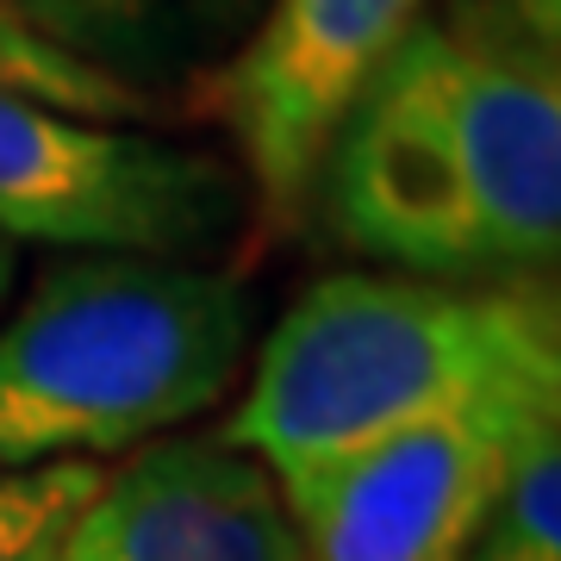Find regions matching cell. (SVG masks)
Wrapping results in <instances>:
<instances>
[{
	"label": "cell",
	"mask_w": 561,
	"mask_h": 561,
	"mask_svg": "<svg viewBox=\"0 0 561 561\" xmlns=\"http://www.w3.org/2000/svg\"><path fill=\"white\" fill-rule=\"evenodd\" d=\"M524 381H561L556 294L350 268L268 331L225 443L287 474Z\"/></svg>",
	"instance_id": "obj_1"
},
{
	"label": "cell",
	"mask_w": 561,
	"mask_h": 561,
	"mask_svg": "<svg viewBox=\"0 0 561 561\" xmlns=\"http://www.w3.org/2000/svg\"><path fill=\"white\" fill-rule=\"evenodd\" d=\"M238 175L206 150L44 101L0 62V238L81 256H175L225 238Z\"/></svg>",
	"instance_id": "obj_3"
},
{
	"label": "cell",
	"mask_w": 561,
	"mask_h": 561,
	"mask_svg": "<svg viewBox=\"0 0 561 561\" xmlns=\"http://www.w3.org/2000/svg\"><path fill=\"white\" fill-rule=\"evenodd\" d=\"M50 561H306L275 481L231 443H150L106 468Z\"/></svg>",
	"instance_id": "obj_6"
},
{
	"label": "cell",
	"mask_w": 561,
	"mask_h": 561,
	"mask_svg": "<svg viewBox=\"0 0 561 561\" xmlns=\"http://www.w3.org/2000/svg\"><path fill=\"white\" fill-rule=\"evenodd\" d=\"M101 461H50L0 474V561H50L62 530L101 486Z\"/></svg>",
	"instance_id": "obj_9"
},
{
	"label": "cell",
	"mask_w": 561,
	"mask_h": 561,
	"mask_svg": "<svg viewBox=\"0 0 561 561\" xmlns=\"http://www.w3.org/2000/svg\"><path fill=\"white\" fill-rule=\"evenodd\" d=\"M456 561H561V419L530 431Z\"/></svg>",
	"instance_id": "obj_8"
},
{
	"label": "cell",
	"mask_w": 561,
	"mask_h": 561,
	"mask_svg": "<svg viewBox=\"0 0 561 561\" xmlns=\"http://www.w3.org/2000/svg\"><path fill=\"white\" fill-rule=\"evenodd\" d=\"M424 13L431 0H268L213 101L275 225H294L312 206L343 113L419 32Z\"/></svg>",
	"instance_id": "obj_5"
},
{
	"label": "cell",
	"mask_w": 561,
	"mask_h": 561,
	"mask_svg": "<svg viewBox=\"0 0 561 561\" xmlns=\"http://www.w3.org/2000/svg\"><path fill=\"white\" fill-rule=\"evenodd\" d=\"M561 381L493 387L343 456L268 474L306 561H456Z\"/></svg>",
	"instance_id": "obj_4"
},
{
	"label": "cell",
	"mask_w": 561,
	"mask_h": 561,
	"mask_svg": "<svg viewBox=\"0 0 561 561\" xmlns=\"http://www.w3.org/2000/svg\"><path fill=\"white\" fill-rule=\"evenodd\" d=\"M250 300L175 256L62 262L0 319V474L162 443L231 393Z\"/></svg>",
	"instance_id": "obj_2"
},
{
	"label": "cell",
	"mask_w": 561,
	"mask_h": 561,
	"mask_svg": "<svg viewBox=\"0 0 561 561\" xmlns=\"http://www.w3.org/2000/svg\"><path fill=\"white\" fill-rule=\"evenodd\" d=\"M162 0H0V62L44 101L131 119L119 62L150 57Z\"/></svg>",
	"instance_id": "obj_7"
},
{
	"label": "cell",
	"mask_w": 561,
	"mask_h": 561,
	"mask_svg": "<svg viewBox=\"0 0 561 561\" xmlns=\"http://www.w3.org/2000/svg\"><path fill=\"white\" fill-rule=\"evenodd\" d=\"M13 280H20V243L0 238V312H7V300H13Z\"/></svg>",
	"instance_id": "obj_10"
}]
</instances>
